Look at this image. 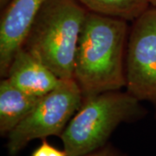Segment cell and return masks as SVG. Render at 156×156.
<instances>
[{"label":"cell","instance_id":"6da1fadb","mask_svg":"<svg viewBox=\"0 0 156 156\" xmlns=\"http://www.w3.org/2000/svg\"><path fill=\"white\" fill-rule=\"evenodd\" d=\"M128 21L87 12L78 40L74 79L83 100L126 86Z\"/></svg>","mask_w":156,"mask_h":156},{"label":"cell","instance_id":"7a4b0ae2","mask_svg":"<svg viewBox=\"0 0 156 156\" xmlns=\"http://www.w3.org/2000/svg\"><path fill=\"white\" fill-rule=\"evenodd\" d=\"M88 10L77 0H47L23 48L61 79H74L78 40Z\"/></svg>","mask_w":156,"mask_h":156},{"label":"cell","instance_id":"3957f363","mask_svg":"<svg viewBox=\"0 0 156 156\" xmlns=\"http://www.w3.org/2000/svg\"><path fill=\"white\" fill-rule=\"evenodd\" d=\"M146 113L140 101L128 92L112 90L87 98L60 136L63 149L68 156L98 150L120 124L140 120Z\"/></svg>","mask_w":156,"mask_h":156},{"label":"cell","instance_id":"277c9868","mask_svg":"<svg viewBox=\"0 0 156 156\" xmlns=\"http://www.w3.org/2000/svg\"><path fill=\"white\" fill-rule=\"evenodd\" d=\"M83 101V95L75 79H62L7 135L9 154L17 155L34 140L60 137Z\"/></svg>","mask_w":156,"mask_h":156},{"label":"cell","instance_id":"5b68a950","mask_svg":"<svg viewBox=\"0 0 156 156\" xmlns=\"http://www.w3.org/2000/svg\"><path fill=\"white\" fill-rule=\"evenodd\" d=\"M125 77L127 92L150 102L156 117V7L150 6L129 29Z\"/></svg>","mask_w":156,"mask_h":156},{"label":"cell","instance_id":"8992f818","mask_svg":"<svg viewBox=\"0 0 156 156\" xmlns=\"http://www.w3.org/2000/svg\"><path fill=\"white\" fill-rule=\"evenodd\" d=\"M47 0H10L0 19V76L6 77Z\"/></svg>","mask_w":156,"mask_h":156},{"label":"cell","instance_id":"52a82bcc","mask_svg":"<svg viewBox=\"0 0 156 156\" xmlns=\"http://www.w3.org/2000/svg\"><path fill=\"white\" fill-rule=\"evenodd\" d=\"M6 77L18 89L36 97L44 96L62 81L24 48L14 56Z\"/></svg>","mask_w":156,"mask_h":156},{"label":"cell","instance_id":"ba28073f","mask_svg":"<svg viewBox=\"0 0 156 156\" xmlns=\"http://www.w3.org/2000/svg\"><path fill=\"white\" fill-rule=\"evenodd\" d=\"M41 97L22 91L7 77L0 82V134L7 135L32 111Z\"/></svg>","mask_w":156,"mask_h":156},{"label":"cell","instance_id":"9c48e42d","mask_svg":"<svg viewBox=\"0 0 156 156\" xmlns=\"http://www.w3.org/2000/svg\"><path fill=\"white\" fill-rule=\"evenodd\" d=\"M89 11L134 21L150 7L149 0H77Z\"/></svg>","mask_w":156,"mask_h":156},{"label":"cell","instance_id":"30bf717a","mask_svg":"<svg viewBox=\"0 0 156 156\" xmlns=\"http://www.w3.org/2000/svg\"><path fill=\"white\" fill-rule=\"evenodd\" d=\"M41 144L32 152L30 156H68L66 151L61 150L50 144L46 139L41 140Z\"/></svg>","mask_w":156,"mask_h":156},{"label":"cell","instance_id":"8fae6325","mask_svg":"<svg viewBox=\"0 0 156 156\" xmlns=\"http://www.w3.org/2000/svg\"><path fill=\"white\" fill-rule=\"evenodd\" d=\"M83 156H126L123 154L122 152L115 148L113 146L108 145L104 146L98 150H95L92 153H89L88 154H85Z\"/></svg>","mask_w":156,"mask_h":156},{"label":"cell","instance_id":"7c38bea8","mask_svg":"<svg viewBox=\"0 0 156 156\" xmlns=\"http://www.w3.org/2000/svg\"><path fill=\"white\" fill-rule=\"evenodd\" d=\"M9 1L10 0H0V6H1V8L2 9H4L5 5L9 3Z\"/></svg>","mask_w":156,"mask_h":156},{"label":"cell","instance_id":"4fadbf2b","mask_svg":"<svg viewBox=\"0 0 156 156\" xmlns=\"http://www.w3.org/2000/svg\"><path fill=\"white\" fill-rule=\"evenodd\" d=\"M149 3H150L151 6L156 7V0H149Z\"/></svg>","mask_w":156,"mask_h":156}]
</instances>
